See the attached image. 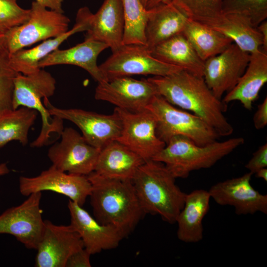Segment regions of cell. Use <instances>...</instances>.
<instances>
[{"label": "cell", "instance_id": "cell-26", "mask_svg": "<svg viewBox=\"0 0 267 267\" xmlns=\"http://www.w3.org/2000/svg\"><path fill=\"white\" fill-rule=\"evenodd\" d=\"M208 190L196 189L186 194L184 204L176 223L178 238L187 243H197L203 238V220L210 208Z\"/></svg>", "mask_w": 267, "mask_h": 267}, {"label": "cell", "instance_id": "cell-43", "mask_svg": "<svg viewBox=\"0 0 267 267\" xmlns=\"http://www.w3.org/2000/svg\"><path fill=\"white\" fill-rule=\"evenodd\" d=\"M143 5L146 7V4L149 0H140Z\"/></svg>", "mask_w": 267, "mask_h": 267}, {"label": "cell", "instance_id": "cell-42", "mask_svg": "<svg viewBox=\"0 0 267 267\" xmlns=\"http://www.w3.org/2000/svg\"><path fill=\"white\" fill-rule=\"evenodd\" d=\"M9 172V170L6 163H1L0 164V176L4 175Z\"/></svg>", "mask_w": 267, "mask_h": 267}, {"label": "cell", "instance_id": "cell-14", "mask_svg": "<svg viewBox=\"0 0 267 267\" xmlns=\"http://www.w3.org/2000/svg\"><path fill=\"white\" fill-rule=\"evenodd\" d=\"M250 53L232 43L221 53L204 61L203 78L219 99L231 90L244 73Z\"/></svg>", "mask_w": 267, "mask_h": 267}, {"label": "cell", "instance_id": "cell-33", "mask_svg": "<svg viewBox=\"0 0 267 267\" xmlns=\"http://www.w3.org/2000/svg\"><path fill=\"white\" fill-rule=\"evenodd\" d=\"M189 18L197 20L222 12L223 0H172Z\"/></svg>", "mask_w": 267, "mask_h": 267}, {"label": "cell", "instance_id": "cell-1", "mask_svg": "<svg viewBox=\"0 0 267 267\" xmlns=\"http://www.w3.org/2000/svg\"><path fill=\"white\" fill-rule=\"evenodd\" d=\"M147 79L158 94L172 105L200 117L220 136L232 134L233 127L224 114L226 104L214 94L203 77L182 69L169 75Z\"/></svg>", "mask_w": 267, "mask_h": 267}, {"label": "cell", "instance_id": "cell-32", "mask_svg": "<svg viewBox=\"0 0 267 267\" xmlns=\"http://www.w3.org/2000/svg\"><path fill=\"white\" fill-rule=\"evenodd\" d=\"M19 73L10 64L8 52L0 49V114L13 109L14 81Z\"/></svg>", "mask_w": 267, "mask_h": 267}, {"label": "cell", "instance_id": "cell-17", "mask_svg": "<svg viewBox=\"0 0 267 267\" xmlns=\"http://www.w3.org/2000/svg\"><path fill=\"white\" fill-rule=\"evenodd\" d=\"M79 233L70 224L56 225L44 221V230L37 247L35 266L65 267L68 258L84 248Z\"/></svg>", "mask_w": 267, "mask_h": 267}, {"label": "cell", "instance_id": "cell-30", "mask_svg": "<svg viewBox=\"0 0 267 267\" xmlns=\"http://www.w3.org/2000/svg\"><path fill=\"white\" fill-rule=\"evenodd\" d=\"M125 20L123 44L146 45L145 29L149 10L140 0H122Z\"/></svg>", "mask_w": 267, "mask_h": 267}, {"label": "cell", "instance_id": "cell-5", "mask_svg": "<svg viewBox=\"0 0 267 267\" xmlns=\"http://www.w3.org/2000/svg\"><path fill=\"white\" fill-rule=\"evenodd\" d=\"M56 81L49 72L42 68L29 74L19 73L14 81L12 108L19 106L35 110L42 118L39 135L31 145L40 147L49 143L54 136L60 135L63 131V120L50 115L44 103V99L54 94Z\"/></svg>", "mask_w": 267, "mask_h": 267}, {"label": "cell", "instance_id": "cell-35", "mask_svg": "<svg viewBox=\"0 0 267 267\" xmlns=\"http://www.w3.org/2000/svg\"><path fill=\"white\" fill-rule=\"evenodd\" d=\"M267 167V144L260 146L245 165L253 175L259 170Z\"/></svg>", "mask_w": 267, "mask_h": 267}, {"label": "cell", "instance_id": "cell-7", "mask_svg": "<svg viewBox=\"0 0 267 267\" xmlns=\"http://www.w3.org/2000/svg\"><path fill=\"white\" fill-rule=\"evenodd\" d=\"M70 19L63 13L48 10L34 1L28 20L2 36L4 48L9 55L40 41L60 36L69 30Z\"/></svg>", "mask_w": 267, "mask_h": 267}, {"label": "cell", "instance_id": "cell-31", "mask_svg": "<svg viewBox=\"0 0 267 267\" xmlns=\"http://www.w3.org/2000/svg\"><path fill=\"white\" fill-rule=\"evenodd\" d=\"M222 12L247 17L257 27L267 18V0H223Z\"/></svg>", "mask_w": 267, "mask_h": 267}, {"label": "cell", "instance_id": "cell-21", "mask_svg": "<svg viewBox=\"0 0 267 267\" xmlns=\"http://www.w3.org/2000/svg\"><path fill=\"white\" fill-rule=\"evenodd\" d=\"M194 20L230 38L242 50L249 53L259 50L262 46L261 34L244 16L222 12Z\"/></svg>", "mask_w": 267, "mask_h": 267}, {"label": "cell", "instance_id": "cell-34", "mask_svg": "<svg viewBox=\"0 0 267 267\" xmlns=\"http://www.w3.org/2000/svg\"><path fill=\"white\" fill-rule=\"evenodd\" d=\"M30 9H24L17 0H0V35L25 23L29 19Z\"/></svg>", "mask_w": 267, "mask_h": 267}, {"label": "cell", "instance_id": "cell-10", "mask_svg": "<svg viewBox=\"0 0 267 267\" xmlns=\"http://www.w3.org/2000/svg\"><path fill=\"white\" fill-rule=\"evenodd\" d=\"M20 205L0 215V234L14 236L29 249L37 250L44 230L40 208L41 192L33 193Z\"/></svg>", "mask_w": 267, "mask_h": 267}, {"label": "cell", "instance_id": "cell-39", "mask_svg": "<svg viewBox=\"0 0 267 267\" xmlns=\"http://www.w3.org/2000/svg\"><path fill=\"white\" fill-rule=\"evenodd\" d=\"M257 29L262 35L263 44L262 48L267 51V21L265 20L261 23L257 27Z\"/></svg>", "mask_w": 267, "mask_h": 267}, {"label": "cell", "instance_id": "cell-12", "mask_svg": "<svg viewBox=\"0 0 267 267\" xmlns=\"http://www.w3.org/2000/svg\"><path fill=\"white\" fill-rule=\"evenodd\" d=\"M60 136V141L48 151L52 165L72 174L87 176L93 172L101 150L88 143L72 128L63 129Z\"/></svg>", "mask_w": 267, "mask_h": 267}, {"label": "cell", "instance_id": "cell-8", "mask_svg": "<svg viewBox=\"0 0 267 267\" xmlns=\"http://www.w3.org/2000/svg\"><path fill=\"white\" fill-rule=\"evenodd\" d=\"M99 68L107 81L135 75L164 76L182 69L158 60L146 45L139 44H123Z\"/></svg>", "mask_w": 267, "mask_h": 267}, {"label": "cell", "instance_id": "cell-3", "mask_svg": "<svg viewBox=\"0 0 267 267\" xmlns=\"http://www.w3.org/2000/svg\"><path fill=\"white\" fill-rule=\"evenodd\" d=\"M176 178L159 161H144L132 181L144 214L158 215L169 223H176L186 193L176 183Z\"/></svg>", "mask_w": 267, "mask_h": 267}, {"label": "cell", "instance_id": "cell-19", "mask_svg": "<svg viewBox=\"0 0 267 267\" xmlns=\"http://www.w3.org/2000/svg\"><path fill=\"white\" fill-rule=\"evenodd\" d=\"M92 13L86 6L80 8L77 13L76 23L73 28L56 37L44 41L29 49H22L9 55L13 68L22 74H29L40 69L39 62L59 46L72 35L87 31L89 28Z\"/></svg>", "mask_w": 267, "mask_h": 267}, {"label": "cell", "instance_id": "cell-41", "mask_svg": "<svg viewBox=\"0 0 267 267\" xmlns=\"http://www.w3.org/2000/svg\"><path fill=\"white\" fill-rule=\"evenodd\" d=\"M254 174L258 178L263 179L264 181H267V168H262L257 171Z\"/></svg>", "mask_w": 267, "mask_h": 267}, {"label": "cell", "instance_id": "cell-23", "mask_svg": "<svg viewBox=\"0 0 267 267\" xmlns=\"http://www.w3.org/2000/svg\"><path fill=\"white\" fill-rule=\"evenodd\" d=\"M144 162L128 147L114 140L101 149L93 172L107 178L132 181Z\"/></svg>", "mask_w": 267, "mask_h": 267}, {"label": "cell", "instance_id": "cell-29", "mask_svg": "<svg viewBox=\"0 0 267 267\" xmlns=\"http://www.w3.org/2000/svg\"><path fill=\"white\" fill-rule=\"evenodd\" d=\"M38 113L35 110L22 107L0 114V147L13 140L26 144L29 131Z\"/></svg>", "mask_w": 267, "mask_h": 267}, {"label": "cell", "instance_id": "cell-37", "mask_svg": "<svg viewBox=\"0 0 267 267\" xmlns=\"http://www.w3.org/2000/svg\"><path fill=\"white\" fill-rule=\"evenodd\" d=\"M253 124L257 130L265 128L267 125V97L258 105L253 117Z\"/></svg>", "mask_w": 267, "mask_h": 267}, {"label": "cell", "instance_id": "cell-20", "mask_svg": "<svg viewBox=\"0 0 267 267\" xmlns=\"http://www.w3.org/2000/svg\"><path fill=\"white\" fill-rule=\"evenodd\" d=\"M125 20L122 0H104L92 14L85 40L106 44L112 52L123 45Z\"/></svg>", "mask_w": 267, "mask_h": 267}, {"label": "cell", "instance_id": "cell-6", "mask_svg": "<svg viewBox=\"0 0 267 267\" xmlns=\"http://www.w3.org/2000/svg\"><path fill=\"white\" fill-rule=\"evenodd\" d=\"M154 116L156 133L166 144L173 136L188 138L199 145L218 140L217 131L198 116L178 108L159 94H156L146 107Z\"/></svg>", "mask_w": 267, "mask_h": 267}, {"label": "cell", "instance_id": "cell-38", "mask_svg": "<svg viewBox=\"0 0 267 267\" xmlns=\"http://www.w3.org/2000/svg\"><path fill=\"white\" fill-rule=\"evenodd\" d=\"M35 1L50 10L63 13L62 8L63 0H35Z\"/></svg>", "mask_w": 267, "mask_h": 267}, {"label": "cell", "instance_id": "cell-18", "mask_svg": "<svg viewBox=\"0 0 267 267\" xmlns=\"http://www.w3.org/2000/svg\"><path fill=\"white\" fill-rule=\"evenodd\" d=\"M70 224L80 235L84 248L91 255L117 248L125 237L117 228L100 223L82 206L69 200Z\"/></svg>", "mask_w": 267, "mask_h": 267}, {"label": "cell", "instance_id": "cell-2", "mask_svg": "<svg viewBox=\"0 0 267 267\" xmlns=\"http://www.w3.org/2000/svg\"><path fill=\"white\" fill-rule=\"evenodd\" d=\"M87 176L91 184L89 197L95 219L116 227L126 237L145 214L132 181L105 178L94 172Z\"/></svg>", "mask_w": 267, "mask_h": 267}, {"label": "cell", "instance_id": "cell-24", "mask_svg": "<svg viewBox=\"0 0 267 267\" xmlns=\"http://www.w3.org/2000/svg\"><path fill=\"white\" fill-rule=\"evenodd\" d=\"M267 82V51L261 47L250 53L249 62L244 73L222 101L226 104L238 101L244 108L251 110L260 90Z\"/></svg>", "mask_w": 267, "mask_h": 267}, {"label": "cell", "instance_id": "cell-9", "mask_svg": "<svg viewBox=\"0 0 267 267\" xmlns=\"http://www.w3.org/2000/svg\"><path fill=\"white\" fill-rule=\"evenodd\" d=\"M44 103L51 116L75 124L86 141L98 149L101 150L120 135L122 122L115 111L105 115L80 109L59 108L53 106L48 98L44 99Z\"/></svg>", "mask_w": 267, "mask_h": 267}, {"label": "cell", "instance_id": "cell-44", "mask_svg": "<svg viewBox=\"0 0 267 267\" xmlns=\"http://www.w3.org/2000/svg\"><path fill=\"white\" fill-rule=\"evenodd\" d=\"M0 49H4L2 43V36L0 35Z\"/></svg>", "mask_w": 267, "mask_h": 267}, {"label": "cell", "instance_id": "cell-25", "mask_svg": "<svg viewBox=\"0 0 267 267\" xmlns=\"http://www.w3.org/2000/svg\"><path fill=\"white\" fill-rule=\"evenodd\" d=\"M148 10L145 36L146 45L149 49L171 37L182 33L188 17L171 1Z\"/></svg>", "mask_w": 267, "mask_h": 267}, {"label": "cell", "instance_id": "cell-27", "mask_svg": "<svg viewBox=\"0 0 267 267\" xmlns=\"http://www.w3.org/2000/svg\"><path fill=\"white\" fill-rule=\"evenodd\" d=\"M158 60L203 76L204 61L182 33L174 36L149 49Z\"/></svg>", "mask_w": 267, "mask_h": 267}, {"label": "cell", "instance_id": "cell-40", "mask_svg": "<svg viewBox=\"0 0 267 267\" xmlns=\"http://www.w3.org/2000/svg\"><path fill=\"white\" fill-rule=\"evenodd\" d=\"M171 0H149L146 4V8L148 9L153 8L161 3Z\"/></svg>", "mask_w": 267, "mask_h": 267}, {"label": "cell", "instance_id": "cell-28", "mask_svg": "<svg viewBox=\"0 0 267 267\" xmlns=\"http://www.w3.org/2000/svg\"><path fill=\"white\" fill-rule=\"evenodd\" d=\"M182 34L204 61L221 53L233 43L230 38L189 18Z\"/></svg>", "mask_w": 267, "mask_h": 267}, {"label": "cell", "instance_id": "cell-15", "mask_svg": "<svg viewBox=\"0 0 267 267\" xmlns=\"http://www.w3.org/2000/svg\"><path fill=\"white\" fill-rule=\"evenodd\" d=\"M156 94L154 87L147 79L137 80L126 76L98 83L94 97L116 107L138 112L146 110Z\"/></svg>", "mask_w": 267, "mask_h": 267}, {"label": "cell", "instance_id": "cell-36", "mask_svg": "<svg viewBox=\"0 0 267 267\" xmlns=\"http://www.w3.org/2000/svg\"><path fill=\"white\" fill-rule=\"evenodd\" d=\"M90 255L84 248L80 249L68 258L65 267H90Z\"/></svg>", "mask_w": 267, "mask_h": 267}, {"label": "cell", "instance_id": "cell-16", "mask_svg": "<svg viewBox=\"0 0 267 267\" xmlns=\"http://www.w3.org/2000/svg\"><path fill=\"white\" fill-rule=\"evenodd\" d=\"M253 174L243 175L216 183L208 192L211 198L221 206L234 208L237 215L267 214V195L263 194L251 184Z\"/></svg>", "mask_w": 267, "mask_h": 267}, {"label": "cell", "instance_id": "cell-13", "mask_svg": "<svg viewBox=\"0 0 267 267\" xmlns=\"http://www.w3.org/2000/svg\"><path fill=\"white\" fill-rule=\"evenodd\" d=\"M19 190L26 196L43 191H54L83 206L90 195L91 184L86 176L66 173L52 165L36 177H20Z\"/></svg>", "mask_w": 267, "mask_h": 267}, {"label": "cell", "instance_id": "cell-11", "mask_svg": "<svg viewBox=\"0 0 267 267\" xmlns=\"http://www.w3.org/2000/svg\"><path fill=\"white\" fill-rule=\"evenodd\" d=\"M122 122L116 140L139 156L144 161L152 160L166 145L158 136L154 116L148 110L134 112L115 107Z\"/></svg>", "mask_w": 267, "mask_h": 267}, {"label": "cell", "instance_id": "cell-4", "mask_svg": "<svg viewBox=\"0 0 267 267\" xmlns=\"http://www.w3.org/2000/svg\"><path fill=\"white\" fill-rule=\"evenodd\" d=\"M244 142L242 137H235L199 145L177 135L171 138L152 160L163 163L176 178H185L193 171L213 166Z\"/></svg>", "mask_w": 267, "mask_h": 267}, {"label": "cell", "instance_id": "cell-22", "mask_svg": "<svg viewBox=\"0 0 267 267\" xmlns=\"http://www.w3.org/2000/svg\"><path fill=\"white\" fill-rule=\"evenodd\" d=\"M105 43L91 40H85L66 49H56L39 63L40 68L56 65H72L87 71L98 83L107 81L101 72L97 59L99 54L107 49Z\"/></svg>", "mask_w": 267, "mask_h": 267}]
</instances>
